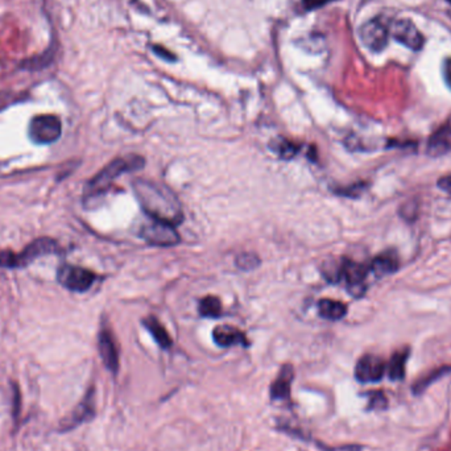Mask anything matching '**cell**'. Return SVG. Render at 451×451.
I'll use <instances>...</instances> for the list:
<instances>
[{"instance_id": "obj_1", "label": "cell", "mask_w": 451, "mask_h": 451, "mask_svg": "<svg viewBox=\"0 0 451 451\" xmlns=\"http://www.w3.org/2000/svg\"><path fill=\"white\" fill-rule=\"evenodd\" d=\"M134 191L143 210L152 220L165 222L174 227L184 220V211L179 198L164 184L137 179L134 181Z\"/></svg>"}, {"instance_id": "obj_2", "label": "cell", "mask_w": 451, "mask_h": 451, "mask_svg": "<svg viewBox=\"0 0 451 451\" xmlns=\"http://www.w3.org/2000/svg\"><path fill=\"white\" fill-rule=\"evenodd\" d=\"M143 167H144V158L139 155H127L123 158H115L108 165H106L94 179L89 181L86 194L87 196L98 194L107 189L111 185V182L119 176L128 172H135Z\"/></svg>"}, {"instance_id": "obj_3", "label": "cell", "mask_w": 451, "mask_h": 451, "mask_svg": "<svg viewBox=\"0 0 451 451\" xmlns=\"http://www.w3.org/2000/svg\"><path fill=\"white\" fill-rule=\"evenodd\" d=\"M57 252H58L57 241H53L51 238H40L32 241L31 244H28L27 248L20 253H13L12 251L0 252V265L6 268L25 267L40 256L57 253Z\"/></svg>"}, {"instance_id": "obj_4", "label": "cell", "mask_w": 451, "mask_h": 451, "mask_svg": "<svg viewBox=\"0 0 451 451\" xmlns=\"http://www.w3.org/2000/svg\"><path fill=\"white\" fill-rule=\"evenodd\" d=\"M63 132L60 117L51 114L34 116L30 123V137L36 144H51L58 140Z\"/></svg>"}, {"instance_id": "obj_5", "label": "cell", "mask_w": 451, "mask_h": 451, "mask_svg": "<svg viewBox=\"0 0 451 451\" xmlns=\"http://www.w3.org/2000/svg\"><path fill=\"white\" fill-rule=\"evenodd\" d=\"M57 279L63 288H66L69 291L86 292L93 286L96 276L94 272L82 268V267L65 264V265L60 267V269L57 272Z\"/></svg>"}, {"instance_id": "obj_6", "label": "cell", "mask_w": 451, "mask_h": 451, "mask_svg": "<svg viewBox=\"0 0 451 451\" xmlns=\"http://www.w3.org/2000/svg\"><path fill=\"white\" fill-rule=\"evenodd\" d=\"M368 272H369L368 265L343 259L339 262L338 281H345L348 291L354 296H362L366 291L364 281L367 279Z\"/></svg>"}, {"instance_id": "obj_7", "label": "cell", "mask_w": 451, "mask_h": 451, "mask_svg": "<svg viewBox=\"0 0 451 451\" xmlns=\"http://www.w3.org/2000/svg\"><path fill=\"white\" fill-rule=\"evenodd\" d=\"M140 235L148 244L158 247H173L179 243V232L174 226L155 220L141 229Z\"/></svg>"}, {"instance_id": "obj_8", "label": "cell", "mask_w": 451, "mask_h": 451, "mask_svg": "<svg viewBox=\"0 0 451 451\" xmlns=\"http://www.w3.org/2000/svg\"><path fill=\"white\" fill-rule=\"evenodd\" d=\"M389 34L388 25L379 18L364 23L359 30L360 40L372 52H381L386 49L388 45Z\"/></svg>"}, {"instance_id": "obj_9", "label": "cell", "mask_w": 451, "mask_h": 451, "mask_svg": "<svg viewBox=\"0 0 451 451\" xmlns=\"http://www.w3.org/2000/svg\"><path fill=\"white\" fill-rule=\"evenodd\" d=\"M95 416V389L91 387L86 392L82 401L75 407V409L61 421L60 425V431L66 433V431H73L82 425L87 421L93 420Z\"/></svg>"}, {"instance_id": "obj_10", "label": "cell", "mask_w": 451, "mask_h": 451, "mask_svg": "<svg viewBox=\"0 0 451 451\" xmlns=\"http://www.w3.org/2000/svg\"><path fill=\"white\" fill-rule=\"evenodd\" d=\"M389 33L392 37L399 42L400 44L405 45L414 52H419L424 48L425 39L422 33L419 31V28L414 25L413 21L409 19H401V20L395 21L392 24V28Z\"/></svg>"}, {"instance_id": "obj_11", "label": "cell", "mask_w": 451, "mask_h": 451, "mask_svg": "<svg viewBox=\"0 0 451 451\" xmlns=\"http://www.w3.org/2000/svg\"><path fill=\"white\" fill-rule=\"evenodd\" d=\"M387 371L384 360L376 355H364L357 360L355 378L360 383H378Z\"/></svg>"}, {"instance_id": "obj_12", "label": "cell", "mask_w": 451, "mask_h": 451, "mask_svg": "<svg viewBox=\"0 0 451 451\" xmlns=\"http://www.w3.org/2000/svg\"><path fill=\"white\" fill-rule=\"evenodd\" d=\"M98 348L106 368L114 375L119 371V351L111 330L102 329L98 336Z\"/></svg>"}, {"instance_id": "obj_13", "label": "cell", "mask_w": 451, "mask_h": 451, "mask_svg": "<svg viewBox=\"0 0 451 451\" xmlns=\"http://www.w3.org/2000/svg\"><path fill=\"white\" fill-rule=\"evenodd\" d=\"M214 342L221 347L248 346V339L239 329L230 325L217 326L212 330Z\"/></svg>"}, {"instance_id": "obj_14", "label": "cell", "mask_w": 451, "mask_h": 451, "mask_svg": "<svg viewBox=\"0 0 451 451\" xmlns=\"http://www.w3.org/2000/svg\"><path fill=\"white\" fill-rule=\"evenodd\" d=\"M294 371L291 364H285L277 378L274 379L271 384V399L272 400H288L291 398L292 390V381H293Z\"/></svg>"}, {"instance_id": "obj_15", "label": "cell", "mask_w": 451, "mask_h": 451, "mask_svg": "<svg viewBox=\"0 0 451 451\" xmlns=\"http://www.w3.org/2000/svg\"><path fill=\"white\" fill-rule=\"evenodd\" d=\"M398 269H399V258L393 251L380 253L369 265V271H372L378 277L396 272Z\"/></svg>"}, {"instance_id": "obj_16", "label": "cell", "mask_w": 451, "mask_h": 451, "mask_svg": "<svg viewBox=\"0 0 451 451\" xmlns=\"http://www.w3.org/2000/svg\"><path fill=\"white\" fill-rule=\"evenodd\" d=\"M143 325L147 327L148 331L151 333V336H153V339L156 341L158 346L163 347V348H169L173 345V341L169 336L167 329L160 324V321L155 315L144 318Z\"/></svg>"}, {"instance_id": "obj_17", "label": "cell", "mask_w": 451, "mask_h": 451, "mask_svg": "<svg viewBox=\"0 0 451 451\" xmlns=\"http://www.w3.org/2000/svg\"><path fill=\"white\" fill-rule=\"evenodd\" d=\"M318 313L329 321H339L347 315V306L341 301L324 298L318 303Z\"/></svg>"}, {"instance_id": "obj_18", "label": "cell", "mask_w": 451, "mask_h": 451, "mask_svg": "<svg viewBox=\"0 0 451 451\" xmlns=\"http://www.w3.org/2000/svg\"><path fill=\"white\" fill-rule=\"evenodd\" d=\"M409 357V351L408 350H402V351H398L395 352L390 360H389L388 367H387V372L390 380L396 381V380H402L405 376V366H407V360Z\"/></svg>"}, {"instance_id": "obj_19", "label": "cell", "mask_w": 451, "mask_h": 451, "mask_svg": "<svg viewBox=\"0 0 451 451\" xmlns=\"http://www.w3.org/2000/svg\"><path fill=\"white\" fill-rule=\"evenodd\" d=\"M271 149L284 160L293 158L300 152V146L291 140L279 137L271 143Z\"/></svg>"}, {"instance_id": "obj_20", "label": "cell", "mask_w": 451, "mask_h": 451, "mask_svg": "<svg viewBox=\"0 0 451 451\" xmlns=\"http://www.w3.org/2000/svg\"><path fill=\"white\" fill-rule=\"evenodd\" d=\"M200 313L208 318H218L222 315V304L218 297L208 296L200 303Z\"/></svg>"}, {"instance_id": "obj_21", "label": "cell", "mask_w": 451, "mask_h": 451, "mask_svg": "<svg viewBox=\"0 0 451 451\" xmlns=\"http://www.w3.org/2000/svg\"><path fill=\"white\" fill-rule=\"evenodd\" d=\"M450 367L437 368V369L431 371L426 376L421 378L420 380L413 386V392H414L416 395H419V393L424 392L425 389L428 388L431 383H434L436 380H438V379H441L442 376H445V375H446L447 372H450Z\"/></svg>"}, {"instance_id": "obj_22", "label": "cell", "mask_w": 451, "mask_h": 451, "mask_svg": "<svg viewBox=\"0 0 451 451\" xmlns=\"http://www.w3.org/2000/svg\"><path fill=\"white\" fill-rule=\"evenodd\" d=\"M449 148H451V132H447L446 129L438 132L436 136L431 139V143H429L431 153H445Z\"/></svg>"}, {"instance_id": "obj_23", "label": "cell", "mask_w": 451, "mask_h": 451, "mask_svg": "<svg viewBox=\"0 0 451 451\" xmlns=\"http://www.w3.org/2000/svg\"><path fill=\"white\" fill-rule=\"evenodd\" d=\"M235 264L239 267V269H243V271H251V269H255L259 264H260V259L258 255L255 253H250V252H246V253H241L236 260H235Z\"/></svg>"}, {"instance_id": "obj_24", "label": "cell", "mask_w": 451, "mask_h": 451, "mask_svg": "<svg viewBox=\"0 0 451 451\" xmlns=\"http://www.w3.org/2000/svg\"><path fill=\"white\" fill-rule=\"evenodd\" d=\"M21 414V392L16 383H12V419L18 425Z\"/></svg>"}, {"instance_id": "obj_25", "label": "cell", "mask_w": 451, "mask_h": 451, "mask_svg": "<svg viewBox=\"0 0 451 451\" xmlns=\"http://www.w3.org/2000/svg\"><path fill=\"white\" fill-rule=\"evenodd\" d=\"M387 407V399L381 392H374L369 395V408L383 409Z\"/></svg>"}, {"instance_id": "obj_26", "label": "cell", "mask_w": 451, "mask_h": 451, "mask_svg": "<svg viewBox=\"0 0 451 451\" xmlns=\"http://www.w3.org/2000/svg\"><path fill=\"white\" fill-rule=\"evenodd\" d=\"M152 51H153V53L156 54V56H158L160 58H163V60H165V61H176V56L173 54L172 52H169L168 49H165L164 46H160V45H153L152 46Z\"/></svg>"}, {"instance_id": "obj_27", "label": "cell", "mask_w": 451, "mask_h": 451, "mask_svg": "<svg viewBox=\"0 0 451 451\" xmlns=\"http://www.w3.org/2000/svg\"><path fill=\"white\" fill-rule=\"evenodd\" d=\"M333 0H303V6L306 11H313L324 7L327 3H330Z\"/></svg>"}, {"instance_id": "obj_28", "label": "cell", "mask_w": 451, "mask_h": 451, "mask_svg": "<svg viewBox=\"0 0 451 451\" xmlns=\"http://www.w3.org/2000/svg\"><path fill=\"white\" fill-rule=\"evenodd\" d=\"M443 78H445V82L451 90V57L450 58H446L445 63H443Z\"/></svg>"}, {"instance_id": "obj_29", "label": "cell", "mask_w": 451, "mask_h": 451, "mask_svg": "<svg viewBox=\"0 0 451 451\" xmlns=\"http://www.w3.org/2000/svg\"><path fill=\"white\" fill-rule=\"evenodd\" d=\"M438 188L451 196V174L438 179Z\"/></svg>"}, {"instance_id": "obj_30", "label": "cell", "mask_w": 451, "mask_h": 451, "mask_svg": "<svg viewBox=\"0 0 451 451\" xmlns=\"http://www.w3.org/2000/svg\"><path fill=\"white\" fill-rule=\"evenodd\" d=\"M447 1H449V3H450V4H451V0H447Z\"/></svg>"}]
</instances>
